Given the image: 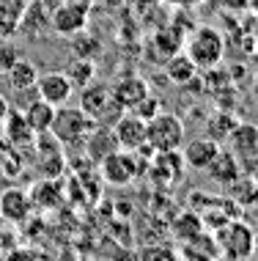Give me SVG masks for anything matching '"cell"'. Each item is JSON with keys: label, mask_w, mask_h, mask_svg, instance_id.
<instances>
[{"label": "cell", "mask_w": 258, "mask_h": 261, "mask_svg": "<svg viewBox=\"0 0 258 261\" xmlns=\"http://www.w3.org/2000/svg\"><path fill=\"white\" fill-rule=\"evenodd\" d=\"M94 126H96V121L80 108V105H61V108H55L50 135L58 140L64 149H77V146L85 143V138L91 135Z\"/></svg>", "instance_id": "1"}, {"label": "cell", "mask_w": 258, "mask_h": 261, "mask_svg": "<svg viewBox=\"0 0 258 261\" xmlns=\"http://www.w3.org/2000/svg\"><path fill=\"white\" fill-rule=\"evenodd\" d=\"M184 53L198 66V72H209V69L220 66L222 58H225V39L217 28L198 25L190 33V39L184 41Z\"/></svg>", "instance_id": "2"}, {"label": "cell", "mask_w": 258, "mask_h": 261, "mask_svg": "<svg viewBox=\"0 0 258 261\" xmlns=\"http://www.w3.org/2000/svg\"><path fill=\"white\" fill-rule=\"evenodd\" d=\"M184 121L173 113L159 110L151 121H146V146L151 151H179L184 146Z\"/></svg>", "instance_id": "3"}, {"label": "cell", "mask_w": 258, "mask_h": 261, "mask_svg": "<svg viewBox=\"0 0 258 261\" xmlns=\"http://www.w3.org/2000/svg\"><path fill=\"white\" fill-rule=\"evenodd\" d=\"M80 108L85 110L96 124H104V126H113L118 118L127 113L116 102L113 88L102 86V83H88L85 88H80Z\"/></svg>", "instance_id": "4"}, {"label": "cell", "mask_w": 258, "mask_h": 261, "mask_svg": "<svg viewBox=\"0 0 258 261\" xmlns=\"http://www.w3.org/2000/svg\"><path fill=\"white\" fill-rule=\"evenodd\" d=\"M217 248L225 253L231 261H242L247 258L255 248V231L253 225L242 217H234V220H225L217 234Z\"/></svg>", "instance_id": "5"}, {"label": "cell", "mask_w": 258, "mask_h": 261, "mask_svg": "<svg viewBox=\"0 0 258 261\" xmlns=\"http://www.w3.org/2000/svg\"><path fill=\"white\" fill-rule=\"evenodd\" d=\"M140 165H146V162L140 160V154H137V151L118 149V151L107 154V157L99 162V173H102V179L107 181V185L127 187V185H132V181L137 179V173L143 171Z\"/></svg>", "instance_id": "6"}, {"label": "cell", "mask_w": 258, "mask_h": 261, "mask_svg": "<svg viewBox=\"0 0 258 261\" xmlns=\"http://www.w3.org/2000/svg\"><path fill=\"white\" fill-rule=\"evenodd\" d=\"M88 25V6L82 0H61L52 9V33L58 36H77Z\"/></svg>", "instance_id": "7"}, {"label": "cell", "mask_w": 258, "mask_h": 261, "mask_svg": "<svg viewBox=\"0 0 258 261\" xmlns=\"http://www.w3.org/2000/svg\"><path fill=\"white\" fill-rule=\"evenodd\" d=\"M47 33H52V9L44 0H27L25 14H22V19H19L17 36L39 41V39H44Z\"/></svg>", "instance_id": "8"}, {"label": "cell", "mask_w": 258, "mask_h": 261, "mask_svg": "<svg viewBox=\"0 0 258 261\" xmlns=\"http://www.w3.org/2000/svg\"><path fill=\"white\" fill-rule=\"evenodd\" d=\"M74 94L72 80L66 77V72L61 69H52V72H41L36 80V96L44 102H50L52 108H61V105H69Z\"/></svg>", "instance_id": "9"}, {"label": "cell", "mask_w": 258, "mask_h": 261, "mask_svg": "<svg viewBox=\"0 0 258 261\" xmlns=\"http://www.w3.org/2000/svg\"><path fill=\"white\" fill-rule=\"evenodd\" d=\"M33 212L31 193L22 187H9L0 193V217L11 225H22Z\"/></svg>", "instance_id": "10"}, {"label": "cell", "mask_w": 258, "mask_h": 261, "mask_svg": "<svg viewBox=\"0 0 258 261\" xmlns=\"http://www.w3.org/2000/svg\"><path fill=\"white\" fill-rule=\"evenodd\" d=\"M113 135L118 140V149L127 151H140L146 146V121L135 113H124L121 118L113 124Z\"/></svg>", "instance_id": "11"}, {"label": "cell", "mask_w": 258, "mask_h": 261, "mask_svg": "<svg viewBox=\"0 0 258 261\" xmlns=\"http://www.w3.org/2000/svg\"><path fill=\"white\" fill-rule=\"evenodd\" d=\"M220 151V143L212 138H195L184 146H181V157H184V165L192 168V171H206L209 165H212V160L217 157Z\"/></svg>", "instance_id": "12"}, {"label": "cell", "mask_w": 258, "mask_h": 261, "mask_svg": "<svg viewBox=\"0 0 258 261\" xmlns=\"http://www.w3.org/2000/svg\"><path fill=\"white\" fill-rule=\"evenodd\" d=\"M113 88V96H116V102L121 105L124 110H132V108H137L146 96L151 94V88H149V83L143 80L140 74H127V77H121V80L116 83V86H110Z\"/></svg>", "instance_id": "13"}, {"label": "cell", "mask_w": 258, "mask_h": 261, "mask_svg": "<svg viewBox=\"0 0 258 261\" xmlns=\"http://www.w3.org/2000/svg\"><path fill=\"white\" fill-rule=\"evenodd\" d=\"M85 154L88 160L94 162V165H99V162L107 157V154L118 151V140L113 135V126H104V124H96L94 129H91V135L85 138Z\"/></svg>", "instance_id": "14"}, {"label": "cell", "mask_w": 258, "mask_h": 261, "mask_svg": "<svg viewBox=\"0 0 258 261\" xmlns=\"http://www.w3.org/2000/svg\"><path fill=\"white\" fill-rule=\"evenodd\" d=\"M0 126H3V135L14 149H27V146L36 143V132L31 129V124L25 121V116L19 110H9V116Z\"/></svg>", "instance_id": "15"}, {"label": "cell", "mask_w": 258, "mask_h": 261, "mask_svg": "<svg viewBox=\"0 0 258 261\" xmlns=\"http://www.w3.org/2000/svg\"><path fill=\"white\" fill-rule=\"evenodd\" d=\"M206 173H209V179H212V181L231 187L234 181L242 176V171H239V160H236L234 151H222V149H220L217 157L212 160V165L206 168Z\"/></svg>", "instance_id": "16"}, {"label": "cell", "mask_w": 258, "mask_h": 261, "mask_svg": "<svg viewBox=\"0 0 258 261\" xmlns=\"http://www.w3.org/2000/svg\"><path fill=\"white\" fill-rule=\"evenodd\" d=\"M39 66L33 63L31 58H19L14 66L6 72V83L11 86L14 94H25V91L36 88V80H39Z\"/></svg>", "instance_id": "17"}, {"label": "cell", "mask_w": 258, "mask_h": 261, "mask_svg": "<svg viewBox=\"0 0 258 261\" xmlns=\"http://www.w3.org/2000/svg\"><path fill=\"white\" fill-rule=\"evenodd\" d=\"M228 143H234L236 160H250V162H253L258 157V126H253V124H236V129L231 132Z\"/></svg>", "instance_id": "18"}, {"label": "cell", "mask_w": 258, "mask_h": 261, "mask_svg": "<svg viewBox=\"0 0 258 261\" xmlns=\"http://www.w3.org/2000/svg\"><path fill=\"white\" fill-rule=\"evenodd\" d=\"M27 0H0V41L17 39Z\"/></svg>", "instance_id": "19"}, {"label": "cell", "mask_w": 258, "mask_h": 261, "mask_svg": "<svg viewBox=\"0 0 258 261\" xmlns=\"http://www.w3.org/2000/svg\"><path fill=\"white\" fill-rule=\"evenodd\" d=\"M22 116H25V121L31 124V129L36 132V135H41V132H50L52 118H55V108L50 102H44L36 96L33 102H27L22 108Z\"/></svg>", "instance_id": "20"}, {"label": "cell", "mask_w": 258, "mask_h": 261, "mask_svg": "<svg viewBox=\"0 0 258 261\" xmlns=\"http://www.w3.org/2000/svg\"><path fill=\"white\" fill-rule=\"evenodd\" d=\"M165 74H168V80L173 83V86H187V83L195 80L198 66L190 61L187 53H176V55H170V58L165 61Z\"/></svg>", "instance_id": "21"}, {"label": "cell", "mask_w": 258, "mask_h": 261, "mask_svg": "<svg viewBox=\"0 0 258 261\" xmlns=\"http://www.w3.org/2000/svg\"><path fill=\"white\" fill-rule=\"evenodd\" d=\"M64 72H66L69 80H72L74 91H80V88H85L88 83H94L96 66H94V61H91V58H74V61L64 69Z\"/></svg>", "instance_id": "22"}, {"label": "cell", "mask_w": 258, "mask_h": 261, "mask_svg": "<svg viewBox=\"0 0 258 261\" xmlns=\"http://www.w3.org/2000/svg\"><path fill=\"white\" fill-rule=\"evenodd\" d=\"M231 198L239 203V206H247V209H253L258 206V181L255 179H245V176H239V179L231 185Z\"/></svg>", "instance_id": "23"}, {"label": "cell", "mask_w": 258, "mask_h": 261, "mask_svg": "<svg viewBox=\"0 0 258 261\" xmlns=\"http://www.w3.org/2000/svg\"><path fill=\"white\" fill-rule=\"evenodd\" d=\"M61 198V193H58V187H55V179H44V181H39L36 187L31 190V201H33V209L36 206H55Z\"/></svg>", "instance_id": "24"}, {"label": "cell", "mask_w": 258, "mask_h": 261, "mask_svg": "<svg viewBox=\"0 0 258 261\" xmlns=\"http://www.w3.org/2000/svg\"><path fill=\"white\" fill-rule=\"evenodd\" d=\"M236 129V118L231 116V113H217V116L209 121V135L212 140H217V143H222V140L231 138V132Z\"/></svg>", "instance_id": "25"}, {"label": "cell", "mask_w": 258, "mask_h": 261, "mask_svg": "<svg viewBox=\"0 0 258 261\" xmlns=\"http://www.w3.org/2000/svg\"><path fill=\"white\" fill-rule=\"evenodd\" d=\"M19 58H22V53H19V47L14 44V39L9 41H0V72H9V69L17 63Z\"/></svg>", "instance_id": "26"}, {"label": "cell", "mask_w": 258, "mask_h": 261, "mask_svg": "<svg viewBox=\"0 0 258 261\" xmlns=\"http://www.w3.org/2000/svg\"><path fill=\"white\" fill-rule=\"evenodd\" d=\"M159 110H162V108H159V99H157L154 94H149V96H146V99H143L140 105H137V108H132L129 113H135V116H140L143 121H151V118H154Z\"/></svg>", "instance_id": "27"}, {"label": "cell", "mask_w": 258, "mask_h": 261, "mask_svg": "<svg viewBox=\"0 0 258 261\" xmlns=\"http://www.w3.org/2000/svg\"><path fill=\"white\" fill-rule=\"evenodd\" d=\"M6 261H41V258H39L33 250H14Z\"/></svg>", "instance_id": "28"}, {"label": "cell", "mask_w": 258, "mask_h": 261, "mask_svg": "<svg viewBox=\"0 0 258 261\" xmlns=\"http://www.w3.org/2000/svg\"><path fill=\"white\" fill-rule=\"evenodd\" d=\"M9 110H11V105H9V96H6V94H0V124L6 121V116H9Z\"/></svg>", "instance_id": "29"}, {"label": "cell", "mask_w": 258, "mask_h": 261, "mask_svg": "<svg viewBox=\"0 0 258 261\" xmlns=\"http://www.w3.org/2000/svg\"><path fill=\"white\" fill-rule=\"evenodd\" d=\"M168 3H173V6H181V9H192V6L204 3V0H168Z\"/></svg>", "instance_id": "30"}, {"label": "cell", "mask_w": 258, "mask_h": 261, "mask_svg": "<svg viewBox=\"0 0 258 261\" xmlns=\"http://www.w3.org/2000/svg\"><path fill=\"white\" fill-rule=\"evenodd\" d=\"M255 181H258V171H255Z\"/></svg>", "instance_id": "31"}]
</instances>
